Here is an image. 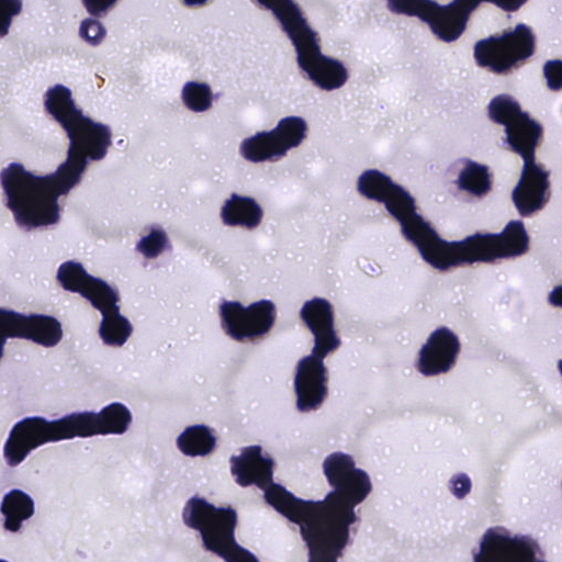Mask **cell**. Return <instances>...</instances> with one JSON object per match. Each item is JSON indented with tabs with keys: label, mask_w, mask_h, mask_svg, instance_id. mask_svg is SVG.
I'll return each mask as SVG.
<instances>
[{
	"label": "cell",
	"mask_w": 562,
	"mask_h": 562,
	"mask_svg": "<svg viewBox=\"0 0 562 562\" xmlns=\"http://www.w3.org/2000/svg\"><path fill=\"white\" fill-rule=\"evenodd\" d=\"M56 281L64 291L80 295L100 313L98 334L105 345L120 347L125 344L132 327L120 313L119 295L112 285L88 272L75 260L65 261L58 267Z\"/></svg>",
	"instance_id": "9c48e42d"
},
{
	"label": "cell",
	"mask_w": 562,
	"mask_h": 562,
	"mask_svg": "<svg viewBox=\"0 0 562 562\" xmlns=\"http://www.w3.org/2000/svg\"><path fill=\"white\" fill-rule=\"evenodd\" d=\"M63 336V325L55 316L25 314L0 306V360L8 339H23L52 348L61 341Z\"/></svg>",
	"instance_id": "4fadbf2b"
},
{
	"label": "cell",
	"mask_w": 562,
	"mask_h": 562,
	"mask_svg": "<svg viewBox=\"0 0 562 562\" xmlns=\"http://www.w3.org/2000/svg\"><path fill=\"white\" fill-rule=\"evenodd\" d=\"M181 99L191 111L204 112L212 105L213 94L207 85L189 81L182 88Z\"/></svg>",
	"instance_id": "7402d4cb"
},
{
	"label": "cell",
	"mask_w": 562,
	"mask_h": 562,
	"mask_svg": "<svg viewBox=\"0 0 562 562\" xmlns=\"http://www.w3.org/2000/svg\"><path fill=\"white\" fill-rule=\"evenodd\" d=\"M561 432L520 445L497 467L492 529L528 539L540 562H562Z\"/></svg>",
	"instance_id": "3957f363"
},
{
	"label": "cell",
	"mask_w": 562,
	"mask_h": 562,
	"mask_svg": "<svg viewBox=\"0 0 562 562\" xmlns=\"http://www.w3.org/2000/svg\"><path fill=\"white\" fill-rule=\"evenodd\" d=\"M0 510L5 517L4 528L16 532L21 524L34 514V502L32 497L21 490H12L2 499Z\"/></svg>",
	"instance_id": "ffe728a7"
},
{
	"label": "cell",
	"mask_w": 562,
	"mask_h": 562,
	"mask_svg": "<svg viewBox=\"0 0 562 562\" xmlns=\"http://www.w3.org/2000/svg\"><path fill=\"white\" fill-rule=\"evenodd\" d=\"M221 217L229 226L255 228L261 222L262 210L254 199L234 193L223 204Z\"/></svg>",
	"instance_id": "d6986e66"
},
{
	"label": "cell",
	"mask_w": 562,
	"mask_h": 562,
	"mask_svg": "<svg viewBox=\"0 0 562 562\" xmlns=\"http://www.w3.org/2000/svg\"><path fill=\"white\" fill-rule=\"evenodd\" d=\"M168 245V238L164 231L153 229L137 245V249L147 258H155L162 254Z\"/></svg>",
	"instance_id": "603a6c76"
},
{
	"label": "cell",
	"mask_w": 562,
	"mask_h": 562,
	"mask_svg": "<svg viewBox=\"0 0 562 562\" xmlns=\"http://www.w3.org/2000/svg\"><path fill=\"white\" fill-rule=\"evenodd\" d=\"M132 422L130 408L112 402L100 411H80L59 418L33 415L16 420L4 440L2 454L8 465L16 467L35 449L49 442L121 435Z\"/></svg>",
	"instance_id": "52a82bcc"
},
{
	"label": "cell",
	"mask_w": 562,
	"mask_h": 562,
	"mask_svg": "<svg viewBox=\"0 0 562 562\" xmlns=\"http://www.w3.org/2000/svg\"><path fill=\"white\" fill-rule=\"evenodd\" d=\"M301 317L313 337V355L325 359L337 349L339 339L333 307L327 300L314 297L307 301L301 310Z\"/></svg>",
	"instance_id": "2e32d148"
},
{
	"label": "cell",
	"mask_w": 562,
	"mask_h": 562,
	"mask_svg": "<svg viewBox=\"0 0 562 562\" xmlns=\"http://www.w3.org/2000/svg\"><path fill=\"white\" fill-rule=\"evenodd\" d=\"M473 295L484 330L502 348L559 386L561 359L560 284L544 272H486Z\"/></svg>",
	"instance_id": "7a4b0ae2"
},
{
	"label": "cell",
	"mask_w": 562,
	"mask_h": 562,
	"mask_svg": "<svg viewBox=\"0 0 562 562\" xmlns=\"http://www.w3.org/2000/svg\"><path fill=\"white\" fill-rule=\"evenodd\" d=\"M542 75L546 86L553 92H559L562 87V61L559 58L549 59L542 66Z\"/></svg>",
	"instance_id": "cb8c5ba5"
},
{
	"label": "cell",
	"mask_w": 562,
	"mask_h": 562,
	"mask_svg": "<svg viewBox=\"0 0 562 562\" xmlns=\"http://www.w3.org/2000/svg\"><path fill=\"white\" fill-rule=\"evenodd\" d=\"M258 3L279 22L292 43L301 71L315 87L331 92L348 82V67L340 59L323 52L317 33L295 2L285 0Z\"/></svg>",
	"instance_id": "ba28073f"
},
{
	"label": "cell",
	"mask_w": 562,
	"mask_h": 562,
	"mask_svg": "<svg viewBox=\"0 0 562 562\" xmlns=\"http://www.w3.org/2000/svg\"><path fill=\"white\" fill-rule=\"evenodd\" d=\"M527 1H493L492 5L496 7L497 9L507 12V13H514L520 10Z\"/></svg>",
	"instance_id": "d4e9b609"
},
{
	"label": "cell",
	"mask_w": 562,
	"mask_h": 562,
	"mask_svg": "<svg viewBox=\"0 0 562 562\" xmlns=\"http://www.w3.org/2000/svg\"><path fill=\"white\" fill-rule=\"evenodd\" d=\"M493 1L452 0L438 2L434 0H387L385 5L396 15L414 18L424 23L440 42L452 44L465 33L474 12Z\"/></svg>",
	"instance_id": "30bf717a"
},
{
	"label": "cell",
	"mask_w": 562,
	"mask_h": 562,
	"mask_svg": "<svg viewBox=\"0 0 562 562\" xmlns=\"http://www.w3.org/2000/svg\"><path fill=\"white\" fill-rule=\"evenodd\" d=\"M178 446L188 454H204L215 446V436L204 425L190 426L179 436Z\"/></svg>",
	"instance_id": "44dd1931"
},
{
	"label": "cell",
	"mask_w": 562,
	"mask_h": 562,
	"mask_svg": "<svg viewBox=\"0 0 562 562\" xmlns=\"http://www.w3.org/2000/svg\"><path fill=\"white\" fill-rule=\"evenodd\" d=\"M296 407L311 412L321 406L327 395V373L324 358L313 353L303 357L294 374Z\"/></svg>",
	"instance_id": "9a60e30c"
},
{
	"label": "cell",
	"mask_w": 562,
	"mask_h": 562,
	"mask_svg": "<svg viewBox=\"0 0 562 562\" xmlns=\"http://www.w3.org/2000/svg\"><path fill=\"white\" fill-rule=\"evenodd\" d=\"M486 114L504 128V144L521 159V170L510 199L521 218L532 217L546 207L551 196L550 173L537 159L544 128L508 93L493 97Z\"/></svg>",
	"instance_id": "8992f818"
},
{
	"label": "cell",
	"mask_w": 562,
	"mask_h": 562,
	"mask_svg": "<svg viewBox=\"0 0 562 562\" xmlns=\"http://www.w3.org/2000/svg\"><path fill=\"white\" fill-rule=\"evenodd\" d=\"M358 193L383 206L397 223L403 238L422 261L447 271L473 265H496L522 257L530 237L522 220H510L497 232H474L460 239H447L419 212L415 198L389 173L368 168L357 178Z\"/></svg>",
	"instance_id": "277c9868"
},
{
	"label": "cell",
	"mask_w": 562,
	"mask_h": 562,
	"mask_svg": "<svg viewBox=\"0 0 562 562\" xmlns=\"http://www.w3.org/2000/svg\"><path fill=\"white\" fill-rule=\"evenodd\" d=\"M454 183L462 193L480 199L492 191L493 176L486 165L467 158L459 165Z\"/></svg>",
	"instance_id": "ac0fdd59"
},
{
	"label": "cell",
	"mask_w": 562,
	"mask_h": 562,
	"mask_svg": "<svg viewBox=\"0 0 562 562\" xmlns=\"http://www.w3.org/2000/svg\"><path fill=\"white\" fill-rule=\"evenodd\" d=\"M370 485L337 562H476L496 469L457 425L407 416L345 452Z\"/></svg>",
	"instance_id": "6da1fadb"
},
{
	"label": "cell",
	"mask_w": 562,
	"mask_h": 562,
	"mask_svg": "<svg viewBox=\"0 0 562 562\" xmlns=\"http://www.w3.org/2000/svg\"><path fill=\"white\" fill-rule=\"evenodd\" d=\"M458 337L447 328L435 331L423 346L418 366L423 373L432 375L446 372L456 361Z\"/></svg>",
	"instance_id": "e0dca14e"
},
{
	"label": "cell",
	"mask_w": 562,
	"mask_h": 562,
	"mask_svg": "<svg viewBox=\"0 0 562 562\" xmlns=\"http://www.w3.org/2000/svg\"><path fill=\"white\" fill-rule=\"evenodd\" d=\"M537 52L532 27L518 23L498 34L475 42L472 56L475 64L495 75H508L530 60Z\"/></svg>",
	"instance_id": "8fae6325"
},
{
	"label": "cell",
	"mask_w": 562,
	"mask_h": 562,
	"mask_svg": "<svg viewBox=\"0 0 562 562\" xmlns=\"http://www.w3.org/2000/svg\"><path fill=\"white\" fill-rule=\"evenodd\" d=\"M307 135V123L296 115L283 117L270 131L258 132L244 139L240 155L250 162H266L282 158L300 146Z\"/></svg>",
	"instance_id": "7c38bea8"
},
{
	"label": "cell",
	"mask_w": 562,
	"mask_h": 562,
	"mask_svg": "<svg viewBox=\"0 0 562 562\" xmlns=\"http://www.w3.org/2000/svg\"><path fill=\"white\" fill-rule=\"evenodd\" d=\"M423 261L396 249H357L339 272L341 296L349 310L369 321L406 312L425 282Z\"/></svg>",
	"instance_id": "5b68a950"
},
{
	"label": "cell",
	"mask_w": 562,
	"mask_h": 562,
	"mask_svg": "<svg viewBox=\"0 0 562 562\" xmlns=\"http://www.w3.org/2000/svg\"><path fill=\"white\" fill-rule=\"evenodd\" d=\"M220 317L227 335L237 340H250L265 336L272 328L276 306L268 300L248 306L224 301L220 305Z\"/></svg>",
	"instance_id": "5bb4252c"
}]
</instances>
